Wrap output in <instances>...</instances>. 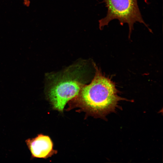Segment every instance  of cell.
<instances>
[{"label":"cell","instance_id":"1","mask_svg":"<svg viewBox=\"0 0 163 163\" xmlns=\"http://www.w3.org/2000/svg\"><path fill=\"white\" fill-rule=\"evenodd\" d=\"M78 96L83 107L102 117L114 112L119 102L125 100L118 95L114 83L97 69L91 83L84 85Z\"/></svg>","mask_w":163,"mask_h":163},{"label":"cell","instance_id":"2","mask_svg":"<svg viewBox=\"0 0 163 163\" xmlns=\"http://www.w3.org/2000/svg\"><path fill=\"white\" fill-rule=\"evenodd\" d=\"M82 71L79 68L69 69L52 80L48 94L55 109L62 111L67 102L78 96L84 85Z\"/></svg>","mask_w":163,"mask_h":163},{"label":"cell","instance_id":"3","mask_svg":"<svg viewBox=\"0 0 163 163\" xmlns=\"http://www.w3.org/2000/svg\"><path fill=\"white\" fill-rule=\"evenodd\" d=\"M101 3L105 4L107 11L106 17L98 21L100 30L112 20L117 19L121 25L128 24L129 36L134 29V24L136 22L143 24L152 32L142 18L137 0H103Z\"/></svg>","mask_w":163,"mask_h":163},{"label":"cell","instance_id":"4","mask_svg":"<svg viewBox=\"0 0 163 163\" xmlns=\"http://www.w3.org/2000/svg\"><path fill=\"white\" fill-rule=\"evenodd\" d=\"M25 142L31 154L32 159L46 158L56 152L53 149L52 140L47 135L40 134L34 138L27 139Z\"/></svg>","mask_w":163,"mask_h":163},{"label":"cell","instance_id":"5","mask_svg":"<svg viewBox=\"0 0 163 163\" xmlns=\"http://www.w3.org/2000/svg\"><path fill=\"white\" fill-rule=\"evenodd\" d=\"M24 3V5L27 6L28 7L30 3V0H23Z\"/></svg>","mask_w":163,"mask_h":163}]
</instances>
